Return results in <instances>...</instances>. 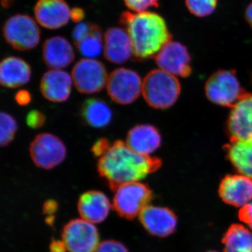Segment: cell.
Returning a JSON list of instances; mask_svg holds the SVG:
<instances>
[{
  "mask_svg": "<svg viewBox=\"0 0 252 252\" xmlns=\"http://www.w3.org/2000/svg\"><path fill=\"white\" fill-rule=\"evenodd\" d=\"M161 164L158 158L135 153L126 143L119 140L99 158L97 170L111 190L115 191L121 186L143 180L157 171Z\"/></svg>",
  "mask_w": 252,
  "mask_h": 252,
  "instance_id": "1",
  "label": "cell"
},
{
  "mask_svg": "<svg viewBox=\"0 0 252 252\" xmlns=\"http://www.w3.org/2000/svg\"><path fill=\"white\" fill-rule=\"evenodd\" d=\"M122 23L130 36L134 55L139 59H147L156 55L171 41L165 21L156 13L124 12Z\"/></svg>",
  "mask_w": 252,
  "mask_h": 252,
  "instance_id": "2",
  "label": "cell"
},
{
  "mask_svg": "<svg viewBox=\"0 0 252 252\" xmlns=\"http://www.w3.org/2000/svg\"><path fill=\"white\" fill-rule=\"evenodd\" d=\"M180 92V84L175 76L160 69L149 72L143 80L142 95L147 103L154 108L171 107L178 99Z\"/></svg>",
  "mask_w": 252,
  "mask_h": 252,
  "instance_id": "3",
  "label": "cell"
},
{
  "mask_svg": "<svg viewBox=\"0 0 252 252\" xmlns=\"http://www.w3.org/2000/svg\"><path fill=\"white\" fill-rule=\"evenodd\" d=\"M113 207L119 216L132 220L149 205L153 199L149 186L139 182L126 184L115 190Z\"/></svg>",
  "mask_w": 252,
  "mask_h": 252,
  "instance_id": "4",
  "label": "cell"
},
{
  "mask_svg": "<svg viewBox=\"0 0 252 252\" xmlns=\"http://www.w3.org/2000/svg\"><path fill=\"white\" fill-rule=\"evenodd\" d=\"M205 93L213 103L229 107L248 94L240 85L234 71L231 70L214 73L207 81Z\"/></svg>",
  "mask_w": 252,
  "mask_h": 252,
  "instance_id": "5",
  "label": "cell"
},
{
  "mask_svg": "<svg viewBox=\"0 0 252 252\" xmlns=\"http://www.w3.org/2000/svg\"><path fill=\"white\" fill-rule=\"evenodd\" d=\"M3 34L10 45L18 51L34 49L40 41V30L35 21L27 15L9 18L3 28Z\"/></svg>",
  "mask_w": 252,
  "mask_h": 252,
  "instance_id": "6",
  "label": "cell"
},
{
  "mask_svg": "<svg viewBox=\"0 0 252 252\" xmlns=\"http://www.w3.org/2000/svg\"><path fill=\"white\" fill-rule=\"evenodd\" d=\"M143 81L137 72L127 68H118L109 75L107 91L110 98L122 105L133 102L142 92Z\"/></svg>",
  "mask_w": 252,
  "mask_h": 252,
  "instance_id": "7",
  "label": "cell"
},
{
  "mask_svg": "<svg viewBox=\"0 0 252 252\" xmlns=\"http://www.w3.org/2000/svg\"><path fill=\"white\" fill-rule=\"evenodd\" d=\"M30 153L36 166L51 170L64 161L67 150L64 143L56 135L41 133L32 142Z\"/></svg>",
  "mask_w": 252,
  "mask_h": 252,
  "instance_id": "8",
  "label": "cell"
},
{
  "mask_svg": "<svg viewBox=\"0 0 252 252\" xmlns=\"http://www.w3.org/2000/svg\"><path fill=\"white\" fill-rule=\"evenodd\" d=\"M72 77L79 92L94 94L107 86L109 75L102 63L95 59H84L73 67Z\"/></svg>",
  "mask_w": 252,
  "mask_h": 252,
  "instance_id": "9",
  "label": "cell"
},
{
  "mask_svg": "<svg viewBox=\"0 0 252 252\" xmlns=\"http://www.w3.org/2000/svg\"><path fill=\"white\" fill-rule=\"evenodd\" d=\"M63 243L69 252H94L99 245V233L94 223L74 220L64 225Z\"/></svg>",
  "mask_w": 252,
  "mask_h": 252,
  "instance_id": "10",
  "label": "cell"
},
{
  "mask_svg": "<svg viewBox=\"0 0 252 252\" xmlns=\"http://www.w3.org/2000/svg\"><path fill=\"white\" fill-rule=\"evenodd\" d=\"M160 69L178 77H187L191 73L188 50L177 41H169L155 56Z\"/></svg>",
  "mask_w": 252,
  "mask_h": 252,
  "instance_id": "11",
  "label": "cell"
},
{
  "mask_svg": "<svg viewBox=\"0 0 252 252\" xmlns=\"http://www.w3.org/2000/svg\"><path fill=\"white\" fill-rule=\"evenodd\" d=\"M140 220L149 234L159 238L170 236L177 229V215L165 207L148 205L141 212Z\"/></svg>",
  "mask_w": 252,
  "mask_h": 252,
  "instance_id": "12",
  "label": "cell"
},
{
  "mask_svg": "<svg viewBox=\"0 0 252 252\" xmlns=\"http://www.w3.org/2000/svg\"><path fill=\"white\" fill-rule=\"evenodd\" d=\"M230 141L252 139V94H248L232 107L226 123Z\"/></svg>",
  "mask_w": 252,
  "mask_h": 252,
  "instance_id": "13",
  "label": "cell"
},
{
  "mask_svg": "<svg viewBox=\"0 0 252 252\" xmlns=\"http://www.w3.org/2000/svg\"><path fill=\"white\" fill-rule=\"evenodd\" d=\"M220 198L228 205L243 207L252 200V180L243 175H228L219 188Z\"/></svg>",
  "mask_w": 252,
  "mask_h": 252,
  "instance_id": "14",
  "label": "cell"
},
{
  "mask_svg": "<svg viewBox=\"0 0 252 252\" xmlns=\"http://www.w3.org/2000/svg\"><path fill=\"white\" fill-rule=\"evenodd\" d=\"M72 11L64 0H39L34 7L36 21L42 27L59 29L71 19Z\"/></svg>",
  "mask_w": 252,
  "mask_h": 252,
  "instance_id": "15",
  "label": "cell"
},
{
  "mask_svg": "<svg viewBox=\"0 0 252 252\" xmlns=\"http://www.w3.org/2000/svg\"><path fill=\"white\" fill-rule=\"evenodd\" d=\"M104 39V57L109 62L124 64L134 54L132 41L126 30L109 28Z\"/></svg>",
  "mask_w": 252,
  "mask_h": 252,
  "instance_id": "16",
  "label": "cell"
},
{
  "mask_svg": "<svg viewBox=\"0 0 252 252\" xmlns=\"http://www.w3.org/2000/svg\"><path fill=\"white\" fill-rule=\"evenodd\" d=\"M73 83L69 73L63 69H51L41 78V93L50 102H65L70 95Z\"/></svg>",
  "mask_w": 252,
  "mask_h": 252,
  "instance_id": "17",
  "label": "cell"
},
{
  "mask_svg": "<svg viewBox=\"0 0 252 252\" xmlns=\"http://www.w3.org/2000/svg\"><path fill=\"white\" fill-rule=\"evenodd\" d=\"M111 204L105 194L99 190H89L81 195L78 210L83 220L99 223L107 219Z\"/></svg>",
  "mask_w": 252,
  "mask_h": 252,
  "instance_id": "18",
  "label": "cell"
},
{
  "mask_svg": "<svg viewBox=\"0 0 252 252\" xmlns=\"http://www.w3.org/2000/svg\"><path fill=\"white\" fill-rule=\"evenodd\" d=\"M126 144L135 153L149 156L161 144V137L153 126L142 124L132 127L126 137Z\"/></svg>",
  "mask_w": 252,
  "mask_h": 252,
  "instance_id": "19",
  "label": "cell"
},
{
  "mask_svg": "<svg viewBox=\"0 0 252 252\" xmlns=\"http://www.w3.org/2000/svg\"><path fill=\"white\" fill-rule=\"evenodd\" d=\"M72 45L62 36H53L43 45V59L51 69H63L68 67L74 59Z\"/></svg>",
  "mask_w": 252,
  "mask_h": 252,
  "instance_id": "20",
  "label": "cell"
},
{
  "mask_svg": "<svg viewBox=\"0 0 252 252\" xmlns=\"http://www.w3.org/2000/svg\"><path fill=\"white\" fill-rule=\"evenodd\" d=\"M31 68L24 60L9 56L0 64L1 84L9 89L26 85L31 80Z\"/></svg>",
  "mask_w": 252,
  "mask_h": 252,
  "instance_id": "21",
  "label": "cell"
},
{
  "mask_svg": "<svg viewBox=\"0 0 252 252\" xmlns=\"http://www.w3.org/2000/svg\"><path fill=\"white\" fill-rule=\"evenodd\" d=\"M224 149L235 170L252 180V139L230 141Z\"/></svg>",
  "mask_w": 252,
  "mask_h": 252,
  "instance_id": "22",
  "label": "cell"
},
{
  "mask_svg": "<svg viewBox=\"0 0 252 252\" xmlns=\"http://www.w3.org/2000/svg\"><path fill=\"white\" fill-rule=\"evenodd\" d=\"M81 116L88 125L94 128H102L112 122L113 113L109 104L102 99L91 98L83 104Z\"/></svg>",
  "mask_w": 252,
  "mask_h": 252,
  "instance_id": "23",
  "label": "cell"
},
{
  "mask_svg": "<svg viewBox=\"0 0 252 252\" xmlns=\"http://www.w3.org/2000/svg\"><path fill=\"white\" fill-rule=\"evenodd\" d=\"M222 243L224 252H252V232L243 225L233 223L225 232Z\"/></svg>",
  "mask_w": 252,
  "mask_h": 252,
  "instance_id": "24",
  "label": "cell"
},
{
  "mask_svg": "<svg viewBox=\"0 0 252 252\" xmlns=\"http://www.w3.org/2000/svg\"><path fill=\"white\" fill-rule=\"evenodd\" d=\"M78 49L86 59H95L104 51L102 32L97 26L93 27L90 34L77 44Z\"/></svg>",
  "mask_w": 252,
  "mask_h": 252,
  "instance_id": "25",
  "label": "cell"
},
{
  "mask_svg": "<svg viewBox=\"0 0 252 252\" xmlns=\"http://www.w3.org/2000/svg\"><path fill=\"white\" fill-rule=\"evenodd\" d=\"M18 124L16 119L6 112H1L0 117V144L5 147L13 140Z\"/></svg>",
  "mask_w": 252,
  "mask_h": 252,
  "instance_id": "26",
  "label": "cell"
},
{
  "mask_svg": "<svg viewBox=\"0 0 252 252\" xmlns=\"http://www.w3.org/2000/svg\"><path fill=\"white\" fill-rule=\"evenodd\" d=\"M217 0H186V5L192 14L198 17L210 16L215 11Z\"/></svg>",
  "mask_w": 252,
  "mask_h": 252,
  "instance_id": "27",
  "label": "cell"
},
{
  "mask_svg": "<svg viewBox=\"0 0 252 252\" xmlns=\"http://www.w3.org/2000/svg\"><path fill=\"white\" fill-rule=\"evenodd\" d=\"M126 6L136 13L144 12L150 8L158 7V0H124Z\"/></svg>",
  "mask_w": 252,
  "mask_h": 252,
  "instance_id": "28",
  "label": "cell"
},
{
  "mask_svg": "<svg viewBox=\"0 0 252 252\" xmlns=\"http://www.w3.org/2000/svg\"><path fill=\"white\" fill-rule=\"evenodd\" d=\"M94 252H128L125 245L116 240H104L99 244Z\"/></svg>",
  "mask_w": 252,
  "mask_h": 252,
  "instance_id": "29",
  "label": "cell"
},
{
  "mask_svg": "<svg viewBox=\"0 0 252 252\" xmlns=\"http://www.w3.org/2000/svg\"><path fill=\"white\" fill-rule=\"evenodd\" d=\"M93 27H94V25H91L90 23H77V26L74 27L72 32L73 39H74L75 44H77L89 35L92 31Z\"/></svg>",
  "mask_w": 252,
  "mask_h": 252,
  "instance_id": "30",
  "label": "cell"
},
{
  "mask_svg": "<svg viewBox=\"0 0 252 252\" xmlns=\"http://www.w3.org/2000/svg\"><path fill=\"white\" fill-rule=\"evenodd\" d=\"M46 119L44 114L41 112L32 110L28 113L26 118V123L31 128H39L44 125Z\"/></svg>",
  "mask_w": 252,
  "mask_h": 252,
  "instance_id": "31",
  "label": "cell"
},
{
  "mask_svg": "<svg viewBox=\"0 0 252 252\" xmlns=\"http://www.w3.org/2000/svg\"><path fill=\"white\" fill-rule=\"evenodd\" d=\"M58 207H59V205H58L57 202L54 200H46L44 203V206H43V212L48 215L46 220L49 224H52L54 220V217L53 215L57 211Z\"/></svg>",
  "mask_w": 252,
  "mask_h": 252,
  "instance_id": "32",
  "label": "cell"
},
{
  "mask_svg": "<svg viewBox=\"0 0 252 252\" xmlns=\"http://www.w3.org/2000/svg\"><path fill=\"white\" fill-rule=\"evenodd\" d=\"M239 220L246 223L252 230V202L240 208L238 212Z\"/></svg>",
  "mask_w": 252,
  "mask_h": 252,
  "instance_id": "33",
  "label": "cell"
},
{
  "mask_svg": "<svg viewBox=\"0 0 252 252\" xmlns=\"http://www.w3.org/2000/svg\"><path fill=\"white\" fill-rule=\"evenodd\" d=\"M109 147H110V144L107 139H100L93 146L91 152L94 154V157L100 158L108 150Z\"/></svg>",
  "mask_w": 252,
  "mask_h": 252,
  "instance_id": "34",
  "label": "cell"
},
{
  "mask_svg": "<svg viewBox=\"0 0 252 252\" xmlns=\"http://www.w3.org/2000/svg\"><path fill=\"white\" fill-rule=\"evenodd\" d=\"M16 101L18 104L21 106L27 105L31 101V95L27 91H18L16 94Z\"/></svg>",
  "mask_w": 252,
  "mask_h": 252,
  "instance_id": "35",
  "label": "cell"
},
{
  "mask_svg": "<svg viewBox=\"0 0 252 252\" xmlns=\"http://www.w3.org/2000/svg\"><path fill=\"white\" fill-rule=\"evenodd\" d=\"M67 248L63 241L53 240L50 245V252H66Z\"/></svg>",
  "mask_w": 252,
  "mask_h": 252,
  "instance_id": "36",
  "label": "cell"
},
{
  "mask_svg": "<svg viewBox=\"0 0 252 252\" xmlns=\"http://www.w3.org/2000/svg\"><path fill=\"white\" fill-rule=\"evenodd\" d=\"M84 17V12L83 10L80 9H74L72 10L71 14V19H72L74 22L79 23L82 21Z\"/></svg>",
  "mask_w": 252,
  "mask_h": 252,
  "instance_id": "37",
  "label": "cell"
},
{
  "mask_svg": "<svg viewBox=\"0 0 252 252\" xmlns=\"http://www.w3.org/2000/svg\"><path fill=\"white\" fill-rule=\"evenodd\" d=\"M245 18L251 28H252V1L249 4L245 11Z\"/></svg>",
  "mask_w": 252,
  "mask_h": 252,
  "instance_id": "38",
  "label": "cell"
},
{
  "mask_svg": "<svg viewBox=\"0 0 252 252\" xmlns=\"http://www.w3.org/2000/svg\"><path fill=\"white\" fill-rule=\"evenodd\" d=\"M11 2V0H1V3H2L3 6H5V7L9 6Z\"/></svg>",
  "mask_w": 252,
  "mask_h": 252,
  "instance_id": "39",
  "label": "cell"
},
{
  "mask_svg": "<svg viewBox=\"0 0 252 252\" xmlns=\"http://www.w3.org/2000/svg\"><path fill=\"white\" fill-rule=\"evenodd\" d=\"M217 252L216 251H208V252Z\"/></svg>",
  "mask_w": 252,
  "mask_h": 252,
  "instance_id": "40",
  "label": "cell"
}]
</instances>
